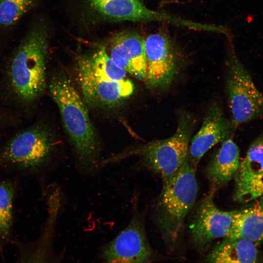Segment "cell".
Listing matches in <instances>:
<instances>
[{
    "label": "cell",
    "instance_id": "cell-1",
    "mask_svg": "<svg viewBox=\"0 0 263 263\" xmlns=\"http://www.w3.org/2000/svg\"><path fill=\"white\" fill-rule=\"evenodd\" d=\"M49 88L58 108L75 168L85 175L97 174L103 168L105 158L84 102L64 74L55 75L49 82Z\"/></svg>",
    "mask_w": 263,
    "mask_h": 263
},
{
    "label": "cell",
    "instance_id": "cell-2",
    "mask_svg": "<svg viewBox=\"0 0 263 263\" xmlns=\"http://www.w3.org/2000/svg\"><path fill=\"white\" fill-rule=\"evenodd\" d=\"M48 35L43 22H33L12 57L11 84L17 96L24 102L34 101L45 90Z\"/></svg>",
    "mask_w": 263,
    "mask_h": 263
},
{
    "label": "cell",
    "instance_id": "cell-3",
    "mask_svg": "<svg viewBox=\"0 0 263 263\" xmlns=\"http://www.w3.org/2000/svg\"><path fill=\"white\" fill-rule=\"evenodd\" d=\"M196 170L187 159L172 176L163 181L154 209V220L167 246L173 250L180 241L185 220L198 191Z\"/></svg>",
    "mask_w": 263,
    "mask_h": 263
},
{
    "label": "cell",
    "instance_id": "cell-4",
    "mask_svg": "<svg viewBox=\"0 0 263 263\" xmlns=\"http://www.w3.org/2000/svg\"><path fill=\"white\" fill-rule=\"evenodd\" d=\"M177 125L176 132L169 137L151 141L105 158L103 167L136 156L143 167L159 175L163 181L167 180L187 159L195 120L190 114L182 112L178 117Z\"/></svg>",
    "mask_w": 263,
    "mask_h": 263
},
{
    "label": "cell",
    "instance_id": "cell-5",
    "mask_svg": "<svg viewBox=\"0 0 263 263\" xmlns=\"http://www.w3.org/2000/svg\"><path fill=\"white\" fill-rule=\"evenodd\" d=\"M57 144L54 134L42 125H36L13 137L0 149V170L37 173L56 161Z\"/></svg>",
    "mask_w": 263,
    "mask_h": 263
},
{
    "label": "cell",
    "instance_id": "cell-6",
    "mask_svg": "<svg viewBox=\"0 0 263 263\" xmlns=\"http://www.w3.org/2000/svg\"><path fill=\"white\" fill-rule=\"evenodd\" d=\"M225 91L231 120L237 127L263 118V95L233 48L226 61Z\"/></svg>",
    "mask_w": 263,
    "mask_h": 263
},
{
    "label": "cell",
    "instance_id": "cell-7",
    "mask_svg": "<svg viewBox=\"0 0 263 263\" xmlns=\"http://www.w3.org/2000/svg\"><path fill=\"white\" fill-rule=\"evenodd\" d=\"M127 226L101 249L100 263H149L152 250L147 237L144 218L133 197Z\"/></svg>",
    "mask_w": 263,
    "mask_h": 263
},
{
    "label": "cell",
    "instance_id": "cell-8",
    "mask_svg": "<svg viewBox=\"0 0 263 263\" xmlns=\"http://www.w3.org/2000/svg\"><path fill=\"white\" fill-rule=\"evenodd\" d=\"M215 192L210 189L200 201L189 226L192 240L202 251L214 240L227 235L237 211L219 209L214 202Z\"/></svg>",
    "mask_w": 263,
    "mask_h": 263
},
{
    "label": "cell",
    "instance_id": "cell-9",
    "mask_svg": "<svg viewBox=\"0 0 263 263\" xmlns=\"http://www.w3.org/2000/svg\"><path fill=\"white\" fill-rule=\"evenodd\" d=\"M147 59V86L152 90L168 88L178 69V56L171 40L161 33L152 34L145 39Z\"/></svg>",
    "mask_w": 263,
    "mask_h": 263
},
{
    "label": "cell",
    "instance_id": "cell-10",
    "mask_svg": "<svg viewBox=\"0 0 263 263\" xmlns=\"http://www.w3.org/2000/svg\"><path fill=\"white\" fill-rule=\"evenodd\" d=\"M237 128L219 104H212L200 129L191 139L187 158L189 164L196 170L204 154L216 144L233 137Z\"/></svg>",
    "mask_w": 263,
    "mask_h": 263
},
{
    "label": "cell",
    "instance_id": "cell-11",
    "mask_svg": "<svg viewBox=\"0 0 263 263\" xmlns=\"http://www.w3.org/2000/svg\"><path fill=\"white\" fill-rule=\"evenodd\" d=\"M100 15L117 20L135 22L160 21L195 29L196 22L157 12L146 7L140 0H89Z\"/></svg>",
    "mask_w": 263,
    "mask_h": 263
},
{
    "label": "cell",
    "instance_id": "cell-12",
    "mask_svg": "<svg viewBox=\"0 0 263 263\" xmlns=\"http://www.w3.org/2000/svg\"><path fill=\"white\" fill-rule=\"evenodd\" d=\"M106 50L110 57L127 73L145 81L147 74L145 39L137 33H117L111 39Z\"/></svg>",
    "mask_w": 263,
    "mask_h": 263
},
{
    "label": "cell",
    "instance_id": "cell-13",
    "mask_svg": "<svg viewBox=\"0 0 263 263\" xmlns=\"http://www.w3.org/2000/svg\"><path fill=\"white\" fill-rule=\"evenodd\" d=\"M77 72L83 101L91 107H113L133 93V84L128 78L120 81H106L84 72Z\"/></svg>",
    "mask_w": 263,
    "mask_h": 263
},
{
    "label": "cell",
    "instance_id": "cell-14",
    "mask_svg": "<svg viewBox=\"0 0 263 263\" xmlns=\"http://www.w3.org/2000/svg\"><path fill=\"white\" fill-rule=\"evenodd\" d=\"M237 210L225 238L245 239L257 245L263 243V194Z\"/></svg>",
    "mask_w": 263,
    "mask_h": 263
},
{
    "label": "cell",
    "instance_id": "cell-15",
    "mask_svg": "<svg viewBox=\"0 0 263 263\" xmlns=\"http://www.w3.org/2000/svg\"><path fill=\"white\" fill-rule=\"evenodd\" d=\"M239 149L232 137L222 143L207 167L210 190L216 192L234 178L239 166Z\"/></svg>",
    "mask_w": 263,
    "mask_h": 263
},
{
    "label": "cell",
    "instance_id": "cell-16",
    "mask_svg": "<svg viewBox=\"0 0 263 263\" xmlns=\"http://www.w3.org/2000/svg\"><path fill=\"white\" fill-rule=\"evenodd\" d=\"M56 228L45 224L36 240L19 246L15 263H63L64 250L55 249Z\"/></svg>",
    "mask_w": 263,
    "mask_h": 263
},
{
    "label": "cell",
    "instance_id": "cell-17",
    "mask_svg": "<svg viewBox=\"0 0 263 263\" xmlns=\"http://www.w3.org/2000/svg\"><path fill=\"white\" fill-rule=\"evenodd\" d=\"M257 245L245 239L225 238L208 254L206 263H257Z\"/></svg>",
    "mask_w": 263,
    "mask_h": 263
},
{
    "label": "cell",
    "instance_id": "cell-18",
    "mask_svg": "<svg viewBox=\"0 0 263 263\" xmlns=\"http://www.w3.org/2000/svg\"><path fill=\"white\" fill-rule=\"evenodd\" d=\"M263 173V134L250 144L246 153L240 162L234 177L235 184Z\"/></svg>",
    "mask_w": 263,
    "mask_h": 263
},
{
    "label": "cell",
    "instance_id": "cell-19",
    "mask_svg": "<svg viewBox=\"0 0 263 263\" xmlns=\"http://www.w3.org/2000/svg\"><path fill=\"white\" fill-rule=\"evenodd\" d=\"M15 184L11 180H0V239L5 240L10 234L13 220V201Z\"/></svg>",
    "mask_w": 263,
    "mask_h": 263
},
{
    "label": "cell",
    "instance_id": "cell-20",
    "mask_svg": "<svg viewBox=\"0 0 263 263\" xmlns=\"http://www.w3.org/2000/svg\"><path fill=\"white\" fill-rule=\"evenodd\" d=\"M39 0H0V26L8 28L16 24Z\"/></svg>",
    "mask_w": 263,
    "mask_h": 263
},
{
    "label": "cell",
    "instance_id": "cell-21",
    "mask_svg": "<svg viewBox=\"0 0 263 263\" xmlns=\"http://www.w3.org/2000/svg\"><path fill=\"white\" fill-rule=\"evenodd\" d=\"M263 194V173L235 184L233 199L237 202H250Z\"/></svg>",
    "mask_w": 263,
    "mask_h": 263
}]
</instances>
